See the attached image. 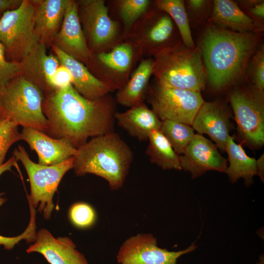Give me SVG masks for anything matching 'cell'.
<instances>
[{
	"label": "cell",
	"instance_id": "1",
	"mask_svg": "<svg viewBox=\"0 0 264 264\" xmlns=\"http://www.w3.org/2000/svg\"><path fill=\"white\" fill-rule=\"evenodd\" d=\"M116 104L109 93L91 100L72 84L58 89L44 96L43 102L49 125L47 133L67 140L77 149L89 139L114 131Z\"/></svg>",
	"mask_w": 264,
	"mask_h": 264
},
{
	"label": "cell",
	"instance_id": "2",
	"mask_svg": "<svg viewBox=\"0 0 264 264\" xmlns=\"http://www.w3.org/2000/svg\"><path fill=\"white\" fill-rule=\"evenodd\" d=\"M262 38V34L234 32L207 23L197 46L213 90L222 91L246 80L248 63Z\"/></svg>",
	"mask_w": 264,
	"mask_h": 264
},
{
	"label": "cell",
	"instance_id": "3",
	"mask_svg": "<svg viewBox=\"0 0 264 264\" xmlns=\"http://www.w3.org/2000/svg\"><path fill=\"white\" fill-rule=\"evenodd\" d=\"M76 175L91 174L105 179L112 190L123 185L133 159L128 144L114 131L89 139L76 150Z\"/></svg>",
	"mask_w": 264,
	"mask_h": 264
},
{
	"label": "cell",
	"instance_id": "4",
	"mask_svg": "<svg viewBox=\"0 0 264 264\" xmlns=\"http://www.w3.org/2000/svg\"><path fill=\"white\" fill-rule=\"evenodd\" d=\"M152 75L158 84L169 88L200 92L205 88L206 73L200 50L180 41L153 55Z\"/></svg>",
	"mask_w": 264,
	"mask_h": 264
},
{
	"label": "cell",
	"instance_id": "5",
	"mask_svg": "<svg viewBox=\"0 0 264 264\" xmlns=\"http://www.w3.org/2000/svg\"><path fill=\"white\" fill-rule=\"evenodd\" d=\"M44 95L22 73L0 88V104L6 118L18 126L47 133L48 121L42 108Z\"/></svg>",
	"mask_w": 264,
	"mask_h": 264
},
{
	"label": "cell",
	"instance_id": "6",
	"mask_svg": "<svg viewBox=\"0 0 264 264\" xmlns=\"http://www.w3.org/2000/svg\"><path fill=\"white\" fill-rule=\"evenodd\" d=\"M228 98L241 141L253 149L263 146L264 143V93L245 80L232 87Z\"/></svg>",
	"mask_w": 264,
	"mask_h": 264
},
{
	"label": "cell",
	"instance_id": "7",
	"mask_svg": "<svg viewBox=\"0 0 264 264\" xmlns=\"http://www.w3.org/2000/svg\"><path fill=\"white\" fill-rule=\"evenodd\" d=\"M13 156L22 164L27 174L30 185L29 203L45 219H49L54 208L53 196L63 177L73 169L74 156L59 164L43 165L33 162L21 145L14 150Z\"/></svg>",
	"mask_w": 264,
	"mask_h": 264
},
{
	"label": "cell",
	"instance_id": "8",
	"mask_svg": "<svg viewBox=\"0 0 264 264\" xmlns=\"http://www.w3.org/2000/svg\"><path fill=\"white\" fill-rule=\"evenodd\" d=\"M125 37L132 45L138 58L153 55L159 50L181 41L170 16L155 6L149 9Z\"/></svg>",
	"mask_w": 264,
	"mask_h": 264
},
{
	"label": "cell",
	"instance_id": "9",
	"mask_svg": "<svg viewBox=\"0 0 264 264\" xmlns=\"http://www.w3.org/2000/svg\"><path fill=\"white\" fill-rule=\"evenodd\" d=\"M35 7L32 0H22L17 8L0 19V42L12 61L20 63L39 40L35 31Z\"/></svg>",
	"mask_w": 264,
	"mask_h": 264
},
{
	"label": "cell",
	"instance_id": "10",
	"mask_svg": "<svg viewBox=\"0 0 264 264\" xmlns=\"http://www.w3.org/2000/svg\"><path fill=\"white\" fill-rule=\"evenodd\" d=\"M146 96L152 110L161 120H171L191 126L204 102L200 92L162 86L155 82Z\"/></svg>",
	"mask_w": 264,
	"mask_h": 264
},
{
	"label": "cell",
	"instance_id": "11",
	"mask_svg": "<svg viewBox=\"0 0 264 264\" xmlns=\"http://www.w3.org/2000/svg\"><path fill=\"white\" fill-rule=\"evenodd\" d=\"M77 2L80 22L92 53L107 51L119 43L118 23L109 16L105 0H80Z\"/></svg>",
	"mask_w": 264,
	"mask_h": 264
},
{
	"label": "cell",
	"instance_id": "12",
	"mask_svg": "<svg viewBox=\"0 0 264 264\" xmlns=\"http://www.w3.org/2000/svg\"><path fill=\"white\" fill-rule=\"evenodd\" d=\"M136 56L132 45L126 41L116 44L109 51L92 53L88 64L97 72L96 77L112 92L121 89L129 81Z\"/></svg>",
	"mask_w": 264,
	"mask_h": 264
},
{
	"label": "cell",
	"instance_id": "13",
	"mask_svg": "<svg viewBox=\"0 0 264 264\" xmlns=\"http://www.w3.org/2000/svg\"><path fill=\"white\" fill-rule=\"evenodd\" d=\"M196 248L193 243L184 250L170 251L159 247L152 234H138L123 243L116 259L118 264H176L179 257Z\"/></svg>",
	"mask_w": 264,
	"mask_h": 264
},
{
	"label": "cell",
	"instance_id": "14",
	"mask_svg": "<svg viewBox=\"0 0 264 264\" xmlns=\"http://www.w3.org/2000/svg\"><path fill=\"white\" fill-rule=\"evenodd\" d=\"M52 45L83 64L90 61L92 53L88 48L80 22L77 1L67 0L61 27L50 46Z\"/></svg>",
	"mask_w": 264,
	"mask_h": 264
},
{
	"label": "cell",
	"instance_id": "15",
	"mask_svg": "<svg viewBox=\"0 0 264 264\" xmlns=\"http://www.w3.org/2000/svg\"><path fill=\"white\" fill-rule=\"evenodd\" d=\"M179 159L181 169L189 172L192 178L210 170L226 172L228 167L217 146L200 134H195Z\"/></svg>",
	"mask_w": 264,
	"mask_h": 264
},
{
	"label": "cell",
	"instance_id": "16",
	"mask_svg": "<svg viewBox=\"0 0 264 264\" xmlns=\"http://www.w3.org/2000/svg\"><path fill=\"white\" fill-rule=\"evenodd\" d=\"M230 111L226 104L219 101L205 102L196 113L192 125L200 134H207L217 147L225 151V145L231 128Z\"/></svg>",
	"mask_w": 264,
	"mask_h": 264
},
{
	"label": "cell",
	"instance_id": "17",
	"mask_svg": "<svg viewBox=\"0 0 264 264\" xmlns=\"http://www.w3.org/2000/svg\"><path fill=\"white\" fill-rule=\"evenodd\" d=\"M46 47L38 42L20 62L21 73L35 85L44 96L53 92L51 79L61 65L54 53L47 54Z\"/></svg>",
	"mask_w": 264,
	"mask_h": 264
},
{
	"label": "cell",
	"instance_id": "18",
	"mask_svg": "<svg viewBox=\"0 0 264 264\" xmlns=\"http://www.w3.org/2000/svg\"><path fill=\"white\" fill-rule=\"evenodd\" d=\"M21 140L29 145L38 157V163L43 165L59 164L74 156L76 150L64 138H55L35 129L22 127Z\"/></svg>",
	"mask_w": 264,
	"mask_h": 264
},
{
	"label": "cell",
	"instance_id": "19",
	"mask_svg": "<svg viewBox=\"0 0 264 264\" xmlns=\"http://www.w3.org/2000/svg\"><path fill=\"white\" fill-rule=\"evenodd\" d=\"M42 254L50 264H88L84 255L66 237L55 238L46 229L36 233L35 242L26 250Z\"/></svg>",
	"mask_w": 264,
	"mask_h": 264
},
{
	"label": "cell",
	"instance_id": "20",
	"mask_svg": "<svg viewBox=\"0 0 264 264\" xmlns=\"http://www.w3.org/2000/svg\"><path fill=\"white\" fill-rule=\"evenodd\" d=\"M61 65L69 72L72 85L84 97L91 100L98 99L111 92L110 88L97 79L84 64L51 45Z\"/></svg>",
	"mask_w": 264,
	"mask_h": 264
},
{
	"label": "cell",
	"instance_id": "21",
	"mask_svg": "<svg viewBox=\"0 0 264 264\" xmlns=\"http://www.w3.org/2000/svg\"><path fill=\"white\" fill-rule=\"evenodd\" d=\"M32 1L35 7L36 35L39 41L50 45L61 27L67 0Z\"/></svg>",
	"mask_w": 264,
	"mask_h": 264
},
{
	"label": "cell",
	"instance_id": "22",
	"mask_svg": "<svg viewBox=\"0 0 264 264\" xmlns=\"http://www.w3.org/2000/svg\"><path fill=\"white\" fill-rule=\"evenodd\" d=\"M115 120L131 136L140 141L148 140L152 132L160 130L162 123L155 113L144 102L125 111H117Z\"/></svg>",
	"mask_w": 264,
	"mask_h": 264
},
{
	"label": "cell",
	"instance_id": "23",
	"mask_svg": "<svg viewBox=\"0 0 264 264\" xmlns=\"http://www.w3.org/2000/svg\"><path fill=\"white\" fill-rule=\"evenodd\" d=\"M207 23L232 32L260 34L252 21L236 1L232 0H213L212 12Z\"/></svg>",
	"mask_w": 264,
	"mask_h": 264
},
{
	"label": "cell",
	"instance_id": "24",
	"mask_svg": "<svg viewBox=\"0 0 264 264\" xmlns=\"http://www.w3.org/2000/svg\"><path fill=\"white\" fill-rule=\"evenodd\" d=\"M154 66L153 58L142 60L125 86L117 91L114 97L117 104L131 108L144 102Z\"/></svg>",
	"mask_w": 264,
	"mask_h": 264
},
{
	"label": "cell",
	"instance_id": "25",
	"mask_svg": "<svg viewBox=\"0 0 264 264\" xmlns=\"http://www.w3.org/2000/svg\"><path fill=\"white\" fill-rule=\"evenodd\" d=\"M225 151L229 161L226 173L230 182L234 183L242 177L246 185L250 184L253 176L257 175L256 160L248 156L241 144H237L234 137L230 135L226 141Z\"/></svg>",
	"mask_w": 264,
	"mask_h": 264
},
{
	"label": "cell",
	"instance_id": "26",
	"mask_svg": "<svg viewBox=\"0 0 264 264\" xmlns=\"http://www.w3.org/2000/svg\"><path fill=\"white\" fill-rule=\"evenodd\" d=\"M146 153L152 163L163 170H181L179 155L177 154L160 130L150 134Z\"/></svg>",
	"mask_w": 264,
	"mask_h": 264
},
{
	"label": "cell",
	"instance_id": "27",
	"mask_svg": "<svg viewBox=\"0 0 264 264\" xmlns=\"http://www.w3.org/2000/svg\"><path fill=\"white\" fill-rule=\"evenodd\" d=\"M154 4L156 8L170 16L177 29L182 43L189 47L195 48L196 45L192 37L184 0H156Z\"/></svg>",
	"mask_w": 264,
	"mask_h": 264
},
{
	"label": "cell",
	"instance_id": "28",
	"mask_svg": "<svg viewBox=\"0 0 264 264\" xmlns=\"http://www.w3.org/2000/svg\"><path fill=\"white\" fill-rule=\"evenodd\" d=\"M160 130L178 155L184 153L195 135L191 126L168 119L162 121Z\"/></svg>",
	"mask_w": 264,
	"mask_h": 264
},
{
	"label": "cell",
	"instance_id": "29",
	"mask_svg": "<svg viewBox=\"0 0 264 264\" xmlns=\"http://www.w3.org/2000/svg\"><path fill=\"white\" fill-rule=\"evenodd\" d=\"M117 2L119 14L123 23L124 37L150 9L152 2L150 0H120Z\"/></svg>",
	"mask_w": 264,
	"mask_h": 264
},
{
	"label": "cell",
	"instance_id": "30",
	"mask_svg": "<svg viewBox=\"0 0 264 264\" xmlns=\"http://www.w3.org/2000/svg\"><path fill=\"white\" fill-rule=\"evenodd\" d=\"M245 79L264 93V45L261 44L250 59L245 71Z\"/></svg>",
	"mask_w": 264,
	"mask_h": 264
},
{
	"label": "cell",
	"instance_id": "31",
	"mask_svg": "<svg viewBox=\"0 0 264 264\" xmlns=\"http://www.w3.org/2000/svg\"><path fill=\"white\" fill-rule=\"evenodd\" d=\"M184 4L190 27L198 28L208 22L212 12L213 0H186Z\"/></svg>",
	"mask_w": 264,
	"mask_h": 264
},
{
	"label": "cell",
	"instance_id": "32",
	"mask_svg": "<svg viewBox=\"0 0 264 264\" xmlns=\"http://www.w3.org/2000/svg\"><path fill=\"white\" fill-rule=\"evenodd\" d=\"M2 193L0 194V206L5 201L6 199L2 197ZM30 219L28 225L25 231L18 236L14 237H6L0 235V245H2L7 250L12 249L14 246L22 240H26L27 242H34L35 241L36 232V211L33 206L29 204Z\"/></svg>",
	"mask_w": 264,
	"mask_h": 264
},
{
	"label": "cell",
	"instance_id": "33",
	"mask_svg": "<svg viewBox=\"0 0 264 264\" xmlns=\"http://www.w3.org/2000/svg\"><path fill=\"white\" fill-rule=\"evenodd\" d=\"M69 217L73 224L80 228L92 226L96 219V214L94 209L85 202L73 204L70 208Z\"/></svg>",
	"mask_w": 264,
	"mask_h": 264
},
{
	"label": "cell",
	"instance_id": "34",
	"mask_svg": "<svg viewBox=\"0 0 264 264\" xmlns=\"http://www.w3.org/2000/svg\"><path fill=\"white\" fill-rule=\"evenodd\" d=\"M18 127L8 119L0 124V166L10 147L21 140Z\"/></svg>",
	"mask_w": 264,
	"mask_h": 264
},
{
	"label": "cell",
	"instance_id": "35",
	"mask_svg": "<svg viewBox=\"0 0 264 264\" xmlns=\"http://www.w3.org/2000/svg\"><path fill=\"white\" fill-rule=\"evenodd\" d=\"M239 7L252 21L259 33L263 34L264 29V0H235Z\"/></svg>",
	"mask_w": 264,
	"mask_h": 264
},
{
	"label": "cell",
	"instance_id": "36",
	"mask_svg": "<svg viewBox=\"0 0 264 264\" xmlns=\"http://www.w3.org/2000/svg\"><path fill=\"white\" fill-rule=\"evenodd\" d=\"M20 73V63L6 60L5 47L0 42V88Z\"/></svg>",
	"mask_w": 264,
	"mask_h": 264
},
{
	"label": "cell",
	"instance_id": "37",
	"mask_svg": "<svg viewBox=\"0 0 264 264\" xmlns=\"http://www.w3.org/2000/svg\"><path fill=\"white\" fill-rule=\"evenodd\" d=\"M72 83V77L68 70L62 65L57 68L51 79L53 92Z\"/></svg>",
	"mask_w": 264,
	"mask_h": 264
},
{
	"label": "cell",
	"instance_id": "38",
	"mask_svg": "<svg viewBox=\"0 0 264 264\" xmlns=\"http://www.w3.org/2000/svg\"><path fill=\"white\" fill-rule=\"evenodd\" d=\"M22 0H0V14L18 8Z\"/></svg>",
	"mask_w": 264,
	"mask_h": 264
},
{
	"label": "cell",
	"instance_id": "39",
	"mask_svg": "<svg viewBox=\"0 0 264 264\" xmlns=\"http://www.w3.org/2000/svg\"><path fill=\"white\" fill-rule=\"evenodd\" d=\"M16 159L13 156L10 157L7 161L4 163L0 166V176L5 172L10 171L13 166L16 165Z\"/></svg>",
	"mask_w": 264,
	"mask_h": 264
},
{
	"label": "cell",
	"instance_id": "40",
	"mask_svg": "<svg viewBox=\"0 0 264 264\" xmlns=\"http://www.w3.org/2000/svg\"><path fill=\"white\" fill-rule=\"evenodd\" d=\"M256 166L257 175L260 176L261 180L264 181V154L256 160Z\"/></svg>",
	"mask_w": 264,
	"mask_h": 264
},
{
	"label": "cell",
	"instance_id": "41",
	"mask_svg": "<svg viewBox=\"0 0 264 264\" xmlns=\"http://www.w3.org/2000/svg\"><path fill=\"white\" fill-rule=\"evenodd\" d=\"M6 120H7V119L2 109V107L0 104V124L2 123Z\"/></svg>",
	"mask_w": 264,
	"mask_h": 264
},
{
	"label": "cell",
	"instance_id": "42",
	"mask_svg": "<svg viewBox=\"0 0 264 264\" xmlns=\"http://www.w3.org/2000/svg\"><path fill=\"white\" fill-rule=\"evenodd\" d=\"M1 15H2V14H0V19L1 17Z\"/></svg>",
	"mask_w": 264,
	"mask_h": 264
}]
</instances>
